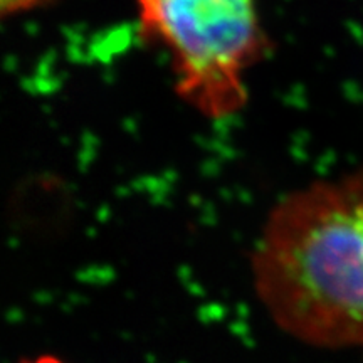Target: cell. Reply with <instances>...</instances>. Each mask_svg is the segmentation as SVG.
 I'll list each match as a JSON object with an SVG mask.
<instances>
[{
    "mask_svg": "<svg viewBox=\"0 0 363 363\" xmlns=\"http://www.w3.org/2000/svg\"><path fill=\"white\" fill-rule=\"evenodd\" d=\"M140 38L167 52L175 94L222 121L247 104L249 72L269 49L257 0H136Z\"/></svg>",
    "mask_w": 363,
    "mask_h": 363,
    "instance_id": "7a4b0ae2",
    "label": "cell"
},
{
    "mask_svg": "<svg viewBox=\"0 0 363 363\" xmlns=\"http://www.w3.org/2000/svg\"><path fill=\"white\" fill-rule=\"evenodd\" d=\"M52 2L56 0H0V21L13 16V13L34 11V9L49 6Z\"/></svg>",
    "mask_w": 363,
    "mask_h": 363,
    "instance_id": "3957f363",
    "label": "cell"
},
{
    "mask_svg": "<svg viewBox=\"0 0 363 363\" xmlns=\"http://www.w3.org/2000/svg\"><path fill=\"white\" fill-rule=\"evenodd\" d=\"M24 363H62V362L57 360V358H54V357H39V358H35V360H27Z\"/></svg>",
    "mask_w": 363,
    "mask_h": 363,
    "instance_id": "277c9868",
    "label": "cell"
},
{
    "mask_svg": "<svg viewBox=\"0 0 363 363\" xmlns=\"http://www.w3.org/2000/svg\"><path fill=\"white\" fill-rule=\"evenodd\" d=\"M252 274L286 333L321 348L363 345V167L284 195L257 239Z\"/></svg>",
    "mask_w": 363,
    "mask_h": 363,
    "instance_id": "6da1fadb",
    "label": "cell"
}]
</instances>
